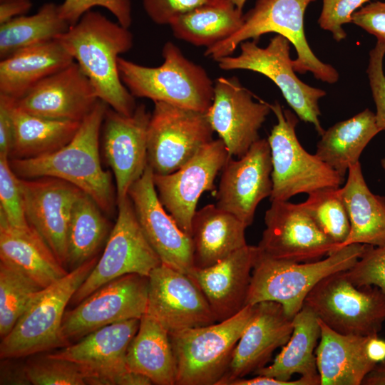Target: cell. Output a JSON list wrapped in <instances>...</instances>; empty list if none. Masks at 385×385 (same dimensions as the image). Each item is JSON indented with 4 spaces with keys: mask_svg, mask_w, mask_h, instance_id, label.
I'll use <instances>...</instances> for the list:
<instances>
[{
    "mask_svg": "<svg viewBox=\"0 0 385 385\" xmlns=\"http://www.w3.org/2000/svg\"><path fill=\"white\" fill-rule=\"evenodd\" d=\"M252 378H239L230 381L228 385H316L312 380L300 376L296 380L283 381L273 377L255 375Z\"/></svg>",
    "mask_w": 385,
    "mask_h": 385,
    "instance_id": "cell-49",
    "label": "cell"
},
{
    "mask_svg": "<svg viewBox=\"0 0 385 385\" xmlns=\"http://www.w3.org/2000/svg\"><path fill=\"white\" fill-rule=\"evenodd\" d=\"M381 131L375 113L366 108L324 130L315 154L344 178L349 168L359 162L367 144Z\"/></svg>",
    "mask_w": 385,
    "mask_h": 385,
    "instance_id": "cell-33",
    "label": "cell"
},
{
    "mask_svg": "<svg viewBox=\"0 0 385 385\" xmlns=\"http://www.w3.org/2000/svg\"><path fill=\"white\" fill-rule=\"evenodd\" d=\"M230 157L221 139L212 140L177 170L153 173L155 188L163 207L180 228L190 236L197 202L205 191L215 189V180Z\"/></svg>",
    "mask_w": 385,
    "mask_h": 385,
    "instance_id": "cell-14",
    "label": "cell"
},
{
    "mask_svg": "<svg viewBox=\"0 0 385 385\" xmlns=\"http://www.w3.org/2000/svg\"><path fill=\"white\" fill-rule=\"evenodd\" d=\"M128 370L148 376L154 384L175 385L176 364L168 332L147 314L126 353Z\"/></svg>",
    "mask_w": 385,
    "mask_h": 385,
    "instance_id": "cell-32",
    "label": "cell"
},
{
    "mask_svg": "<svg viewBox=\"0 0 385 385\" xmlns=\"http://www.w3.org/2000/svg\"><path fill=\"white\" fill-rule=\"evenodd\" d=\"M139 324L140 319H133L108 324L46 356L76 364L84 374L86 384L118 385L128 370L127 349Z\"/></svg>",
    "mask_w": 385,
    "mask_h": 385,
    "instance_id": "cell-21",
    "label": "cell"
},
{
    "mask_svg": "<svg viewBox=\"0 0 385 385\" xmlns=\"http://www.w3.org/2000/svg\"><path fill=\"white\" fill-rule=\"evenodd\" d=\"M148 277L125 274L97 289L65 313L61 334L66 344L103 327L140 319L147 311Z\"/></svg>",
    "mask_w": 385,
    "mask_h": 385,
    "instance_id": "cell-13",
    "label": "cell"
},
{
    "mask_svg": "<svg viewBox=\"0 0 385 385\" xmlns=\"http://www.w3.org/2000/svg\"><path fill=\"white\" fill-rule=\"evenodd\" d=\"M235 76L220 77L214 83V96L205 113L230 157L243 156L260 138L259 130L271 110L270 104L259 100Z\"/></svg>",
    "mask_w": 385,
    "mask_h": 385,
    "instance_id": "cell-17",
    "label": "cell"
},
{
    "mask_svg": "<svg viewBox=\"0 0 385 385\" xmlns=\"http://www.w3.org/2000/svg\"><path fill=\"white\" fill-rule=\"evenodd\" d=\"M357 287L376 286L385 297V245H369L356 263L345 271Z\"/></svg>",
    "mask_w": 385,
    "mask_h": 385,
    "instance_id": "cell-42",
    "label": "cell"
},
{
    "mask_svg": "<svg viewBox=\"0 0 385 385\" xmlns=\"http://www.w3.org/2000/svg\"><path fill=\"white\" fill-rule=\"evenodd\" d=\"M322 1V9L318 23L322 29L332 34L334 39L340 41L346 36L343 25L351 23L352 14L370 0Z\"/></svg>",
    "mask_w": 385,
    "mask_h": 385,
    "instance_id": "cell-44",
    "label": "cell"
},
{
    "mask_svg": "<svg viewBox=\"0 0 385 385\" xmlns=\"http://www.w3.org/2000/svg\"><path fill=\"white\" fill-rule=\"evenodd\" d=\"M97 258L73 269L33 297L0 344L1 359L29 356L65 345L61 329L66 307L90 274Z\"/></svg>",
    "mask_w": 385,
    "mask_h": 385,
    "instance_id": "cell-6",
    "label": "cell"
},
{
    "mask_svg": "<svg viewBox=\"0 0 385 385\" xmlns=\"http://www.w3.org/2000/svg\"><path fill=\"white\" fill-rule=\"evenodd\" d=\"M15 99L0 94V155L9 158L14 140L12 107Z\"/></svg>",
    "mask_w": 385,
    "mask_h": 385,
    "instance_id": "cell-48",
    "label": "cell"
},
{
    "mask_svg": "<svg viewBox=\"0 0 385 385\" xmlns=\"http://www.w3.org/2000/svg\"><path fill=\"white\" fill-rule=\"evenodd\" d=\"M319 322L321 334L315 354L320 385H361L376 364L366 354L369 336L340 334Z\"/></svg>",
    "mask_w": 385,
    "mask_h": 385,
    "instance_id": "cell-26",
    "label": "cell"
},
{
    "mask_svg": "<svg viewBox=\"0 0 385 385\" xmlns=\"http://www.w3.org/2000/svg\"><path fill=\"white\" fill-rule=\"evenodd\" d=\"M98 101L91 82L74 61L15 100V105L34 115L81 122Z\"/></svg>",
    "mask_w": 385,
    "mask_h": 385,
    "instance_id": "cell-24",
    "label": "cell"
},
{
    "mask_svg": "<svg viewBox=\"0 0 385 385\" xmlns=\"http://www.w3.org/2000/svg\"><path fill=\"white\" fill-rule=\"evenodd\" d=\"M247 0H231L235 6L240 11H242L243 6Z\"/></svg>",
    "mask_w": 385,
    "mask_h": 385,
    "instance_id": "cell-54",
    "label": "cell"
},
{
    "mask_svg": "<svg viewBox=\"0 0 385 385\" xmlns=\"http://www.w3.org/2000/svg\"><path fill=\"white\" fill-rule=\"evenodd\" d=\"M320 334L318 317L303 305L293 317V331L287 343L270 365L258 369L253 374L289 381L296 374L320 385L315 354Z\"/></svg>",
    "mask_w": 385,
    "mask_h": 385,
    "instance_id": "cell-31",
    "label": "cell"
},
{
    "mask_svg": "<svg viewBox=\"0 0 385 385\" xmlns=\"http://www.w3.org/2000/svg\"><path fill=\"white\" fill-rule=\"evenodd\" d=\"M108 107L99 100L73 138L58 150L32 158L9 159L14 173L21 178L52 177L66 181L91 197L104 213H112L116 193L99 154L100 133Z\"/></svg>",
    "mask_w": 385,
    "mask_h": 385,
    "instance_id": "cell-2",
    "label": "cell"
},
{
    "mask_svg": "<svg viewBox=\"0 0 385 385\" xmlns=\"http://www.w3.org/2000/svg\"><path fill=\"white\" fill-rule=\"evenodd\" d=\"M146 313L168 333L214 324L216 317L189 274L161 263L148 276Z\"/></svg>",
    "mask_w": 385,
    "mask_h": 385,
    "instance_id": "cell-16",
    "label": "cell"
},
{
    "mask_svg": "<svg viewBox=\"0 0 385 385\" xmlns=\"http://www.w3.org/2000/svg\"><path fill=\"white\" fill-rule=\"evenodd\" d=\"M150 118V113L143 104L137 106L131 115L111 108L106 112L102 125L103 149L114 175L116 203L128 196L131 185L143 175L148 165Z\"/></svg>",
    "mask_w": 385,
    "mask_h": 385,
    "instance_id": "cell-22",
    "label": "cell"
},
{
    "mask_svg": "<svg viewBox=\"0 0 385 385\" xmlns=\"http://www.w3.org/2000/svg\"><path fill=\"white\" fill-rule=\"evenodd\" d=\"M368 246L349 245L324 259L306 262L276 259L262 253L257 247L246 305L264 301L278 302L287 315L293 318L320 280L332 273L351 268Z\"/></svg>",
    "mask_w": 385,
    "mask_h": 385,
    "instance_id": "cell-3",
    "label": "cell"
},
{
    "mask_svg": "<svg viewBox=\"0 0 385 385\" xmlns=\"http://www.w3.org/2000/svg\"><path fill=\"white\" fill-rule=\"evenodd\" d=\"M315 1L257 0L254 7L243 15L242 26L229 38L207 48L204 54L217 61L231 56L243 41H257L263 34L277 33L294 46L297 55L293 60L295 72H311L319 80L334 83L339 79L337 71L315 56L304 34V12L308 5Z\"/></svg>",
    "mask_w": 385,
    "mask_h": 385,
    "instance_id": "cell-5",
    "label": "cell"
},
{
    "mask_svg": "<svg viewBox=\"0 0 385 385\" xmlns=\"http://www.w3.org/2000/svg\"><path fill=\"white\" fill-rule=\"evenodd\" d=\"M381 167L383 168V170H384L385 172V158H382L381 160Z\"/></svg>",
    "mask_w": 385,
    "mask_h": 385,
    "instance_id": "cell-55",
    "label": "cell"
},
{
    "mask_svg": "<svg viewBox=\"0 0 385 385\" xmlns=\"http://www.w3.org/2000/svg\"><path fill=\"white\" fill-rule=\"evenodd\" d=\"M70 26L61 16L59 5L46 3L34 14L21 16L0 24V58L56 40Z\"/></svg>",
    "mask_w": 385,
    "mask_h": 385,
    "instance_id": "cell-36",
    "label": "cell"
},
{
    "mask_svg": "<svg viewBox=\"0 0 385 385\" xmlns=\"http://www.w3.org/2000/svg\"><path fill=\"white\" fill-rule=\"evenodd\" d=\"M205 113L154 102L147 131L148 165L154 174H170L213 140Z\"/></svg>",
    "mask_w": 385,
    "mask_h": 385,
    "instance_id": "cell-11",
    "label": "cell"
},
{
    "mask_svg": "<svg viewBox=\"0 0 385 385\" xmlns=\"http://www.w3.org/2000/svg\"><path fill=\"white\" fill-rule=\"evenodd\" d=\"M26 217L65 267L67 237L73 206L83 192L75 185L52 177L21 178Z\"/></svg>",
    "mask_w": 385,
    "mask_h": 385,
    "instance_id": "cell-19",
    "label": "cell"
},
{
    "mask_svg": "<svg viewBox=\"0 0 385 385\" xmlns=\"http://www.w3.org/2000/svg\"><path fill=\"white\" fill-rule=\"evenodd\" d=\"M363 385H385V360L377 363L365 376Z\"/></svg>",
    "mask_w": 385,
    "mask_h": 385,
    "instance_id": "cell-52",
    "label": "cell"
},
{
    "mask_svg": "<svg viewBox=\"0 0 385 385\" xmlns=\"http://www.w3.org/2000/svg\"><path fill=\"white\" fill-rule=\"evenodd\" d=\"M243 15L231 0H217L176 16L169 26L176 38L207 48L235 34Z\"/></svg>",
    "mask_w": 385,
    "mask_h": 385,
    "instance_id": "cell-34",
    "label": "cell"
},
{
    "mask_svg": "<svg viewBox=\"0 0 385 385\" xmlns=\"http://www.w3.org/2000/svg\"><path fill=\"white\" fill-rule=\"evenodd\" d=\"M270 108L277 118L267 138L272 164L270 201H287L300 193L340 188L344 178L300 144L295 131L297 117L283 110L277 101Z\"/></svg>",
    "mask_w": 385,
    "mask_h": 385,
    "instance_id": "cell-8",
    "label": "cell"
},
{
    "mask_svg": "<svg viewBox=\"0 0 385 385\" xmlns=\"http://www.w3.org/2000/svg\"><path fill=\"white\" fill-rule=\"evenodd\" d=\"M31 7V0H0V24L26 14Z\"/></svg>",
    "mask_w": 385,
    "mask_h": 385,
    "instance_id": "cell-50",
    "label": "cell"
},
{
    "mask_svg": "<svg viewBox=\"0 0 385 385\" xmlns=\"http://www.w3.org/2000/svg\"><path fill=\"white\" fill-rule=\"evenodd\" d=\"M339 192L349 216L350 231L337 250L352 244L384 245L385 197L369 190L359 162L349 168L347 180Z\"/></svg>",
    "mask_w": 385,
    "mask_h": 385,
    "instance_id": "cell-30",
    "label": "cell"
},
{
    "mask_svg": "<svg viewBox=\"0 0 385 385\" xmlns=\"http://www.w3.org/2000/svg\"><path fill=\"white\" fill-rule=\"evenodd\" d=\"M117 207L116 222L103 252L73 296L71 302L73 304L123 275L138 274L148 277L162 263L143 232L129 196L118 202Z\"/></svg>",
    "mask_w": 385,
    "mask_h": 385,
    "instance_id": "cell-12",
    "label": "cell"
},
{
    "mask_svg": "<svg viewBox=\"0 0 385 385\" xmlns=\"http://www.w3.org/2000/svg\"><path fill=\"white\" fill-rule=\"evenodd\" d=\"M265 224L257 246L270 257L306 262L321 260L335 250L336 244L319 229L301 203L271 201Z\"/></svg>",
    "mask_w": 385,
    "mask_h": 385,
    "instance_id": "cell-15",
    "label": "cell"
},
{
    "mask_svg": "<svg viewBox=\"0 0 385 385\" xmlns=\"http://www.w3.org/2000/svg\"><path fill=\"white\" fill-rule=\"evenodd\" d=\"M290 43L287 38L279 34L272 38L265 48L260 47L256 41H245L240 44L238 56H225L216 61L219 68L225 71L249 70L271 79L297 116L312 124L321 136L324 130L319 120V100L326 92L298 78L290 58Z\"/></svg>",
    "mask_w": 385,
    "mask_h": 385,
    "instance_id": "cell-10",
    "label": "cell"
},
{
    "mask_svg": "<svg viewBox=\"0 0 385 385\" xmlns=\"http://www.w3.org/2000/svg\"><path fill=\"white\" fill-rule=\"evenodd\" d=\"M292 331L293 318L287 315L279 303L264 301L254 304L252 315L218 385H228L267 366L273 352L287 343Z\"/></svg>",
    "mask_w": 385,
    "mask_h": 385,
    "instance_id": "cell-23",
    "label": "cell"
},
{
    "mask_svg": "<svg viewBox=\"0 0 385 385\" xmlns=\"http://www.w3.org/2000/svg\"><path fill=\"white\" fill-rule=\"evenodd\" d=\"M152 381L146 376L130 370L125 372L119 379L118 385H150Z\"/></svg>",
    "mask_w": 385,
    "mask_h": 385,
    "instance_id": "cell-53",
    "label": "cell"
},
{
    "mask_svg": "<svg viewBox=\"0 0 385 385\" xmlns=\"http://www.w3.org/2000/svg\"><path fill=\"white\" fill-rule=\"evenodd\" d=\"M304 305L327 326L343 334L372 336L385 322V297L376 286L357 287L345 271L320 280L307 294Z\"/></svg>",
    "mask_w": 385,
    "mask_h": 385,
    "instance_id": "cell-9",
    "label": "cell"
},
{
    "mask_svg": "<svg viewBox=\"0 0 385 385\" xmlns=\"http://www.w3.org/2000/svg\"><path fill=\"white\" fill-rule=\"evenodd\" d=\"M0 261L17 268L42 288L68 273L34 230L14 227L1 215Z\"/></svg>",
    "mask_w": 385,
    "mask_h": 385,
    "instance_id": "cell-29",
    "label": "cell"
},
{
    "mask_svg": "<svg viewBox=\"0 0 385 385\" xmlns=\"http://www.w3.org/2000/svg\"><path fill=\"white\" fill-rule=\"evenodd\" d=\"M128 29L91 10L57 38L88 78L99 100L125 115L137 107L118 68L119 55L133 45Z\"/></svg>",
    "mask_w": 385,
    "mask_h": 385,
    "instance_id": "cell-1",
    "label": "cell"
},
{
    "mask_svg": "<svg viewBox=\"0 0 385 385\" xmlns=\"http://www.w3.org/2000/svg\"><path fill=\"white\" fill-rule=\"evenodd\" d=\"M257 247L247 245L210 267L195 268L190 275L205 295L217 322L237 314L246 306Z\"/></svg>",
    "mask_w": 385,
    "mask_h": 385,
    "instance_id": "cell-25",
    "label": "cell"
},
{
    "mask_svg": "<svg viewBox=\"0 0 385 385\" xmlns=\"http://www.w3.org/2000/svg\"><path fill=\"white\" fill-rule=\"evenodd\" d=\"M254 305L212 324L169 333L176 364L175 385H218Z\"/></svg>",
    "mask_w": 385,
    "mask_h": 385,
    "instance_id": "cell-7",
    "label": "cell"
},
{
    "mask_svg": "<svg viewBox=\"0 0 385 385\" xmlns=\"http://www.w3.org/2000/svg\"><path fill=\"white\" fill-rule=\"evenodd\" d=\"M28 381L34 385H85L86 378L75 364L45 356L31 363L24 370Z\"/></svg>",
    "mask_w": 385,
    "mask_h": 385,
    "instance_id": "cell-41",
    "label": "cell"
},
{
    "mask_svg": "<svg viewBox=\"0 0 385 385\" xmlns=\"http://www.w3.org/2000/svg\"><path fill=\"white\" fill-rule=\"evenodd\" d=\"M128 196L143 232L162 263L191 275L195 270L191 237L180 228L160 201L148 165L131 185Z\"/></svg>",
    "mask_w": 385,
    "mask_h": 385,
    "instance_id": "cell-18",
    "label": "cell"
},
{
    "mask_svg": "<svg viewBox=\"0 0 385 385\" xmlns=\"http://www.w3.org/2000/svg\"><path fill=\"white\" fill-rule=\"evenodd\" d=\"M95 6L108 10L121 26L129 28L131 25L130 0H64L59 4L60 15L72 26Z\"/></svg>",
    "mask_w": 385,
    "mask_h": 385,
    "instance_id": "cell-43",
    "label": "cell"
},
{
    "mask_svg": "<svg viewBox=\"0 0 385 385\" xmlns=\"http://www.w3.org/2000/svg\"><path fill=\"white\" fill-rule=\"evenodd\" d=\"M307 195L301 205L319 229L336 244V251L350 231L349 219L339 188H324Z\"/></svg>",
    "mask_w": 385,
    "mask_h": 385,
    "instance_id": "cell-39",
    "label": "cell"
},
{
    "mask_svg": "<svg viewBox=\"0 0 385 385\" xmlns=\"http://www.w3.org/2000/svg\"><path fill=\"white\" fill-rule=\"evenodd\" d=\"M74 61L58 39L21 49L0 61V94L18 100Z\"/></svg>",
    "mask_w": 385,
    "mask_h": 385,
    "instance_id": "cell-27",
    "label": "cell"
},
{
    "mask_svg": "<svg viewBox=\"0 0 385 385\" xmlns=\"http://www.w3.org/2000/svg\"><path fill=\"white\" fill-rule=\"evenodd\" d=\"M366 351L369 359L375 364L385 360V340L378 334L369 336L366 344Z\"/></svg>",
    "mask_w": 385,
    "mask_h": 385,
    "instance_id": "cell-51",
    "label": "cell"
},
{
    "mask_svg": "<svg viewBox=\"0 0 385 385\" xmlns=\"http://www.w3.org/2000/svg\"><path fill=\"white\" fill-rule=\"evenodd\" d=\"M145 11L155 24L166 25L176 16L217 0H142Z\"/></svg>",
    "mask_w": 385,
    "mask_h": 385,
    "instance_id": "cell-46",
    "label": "cell"
},
{
    "mask_svg": "<svg viewBox=\"0 0 385 385\" xmlns=\"http://www.w3.org/2000/svg\"><path fill=\"white\" fill-rule=\"evenodd\" d=\"M272 164L267 139H259L242 157L230 158L222 169L216 205L242 221L253 222L259 203L270 197Z\"/></svg>",
    "mask_w": 385,
    "mask_h": 385,
    "instance_id": "cell-20",
    "label": "cell"
},
{
    "mask_svg": "<svg viewBox=\"0 0 385 385\" xmlns=\"http://www.w3.org/2000/svg\"><path fill=\"white\" fill-rule=\"evenodd\" d=\"M104 212L83 192L71 216L67 237V262L72 270L93 258L108 230Z\"/></svg>",
    "mask_w": 385,
    "mask_h": 385,
    "instance_id": "cell-37",
    "label": "cell"
},
{
    "mask_svg": "<svg viewBox=\"0 0 385 385\" xmlns=\"http://www.w3.org/2000/svg\"><path fill=\"white\" fill-rule=\"evenodd\" d=\"M163 62L148 67L118 59L122 83L133 97L206 113L214 96V83L201 66L187 58L173 42L162 49Z\"/></svg>",
    "mask_w": 385,
    "mask_h": 385,
    "instance_id": "cell-4",
    "label": "cell"
},
{
    "mask_svg": "<svg viewBox=\"0 0 385 385\" xmlns=\"http://www.w3.org/2000/svg\"><path fill=\"white\" fill-rule=\"evenodd\" d=\"M385 43L378 41L369 53L366 73L374 101L376 105L375 117L381 130H385V75L383 61Z\"/></svg>",
    "mask_w": 385,
    "mask_h": 385,
    "instance_id": "cell-45",
    "label": "cell"
},
{
    "mask_svg": "<svg viewBox=\"0 0 385 385\" xmlns=\"http://www.w3.org/2000/svg\"><path fill=\"white\" fill-rule=\"evenodd\" d=\"M42 289L14 266L0 261V336L14 328L27 306Z\"/></svg>",
    "mask_w": 385,
    "mask_h": 385,
    "instance_id": "cell-38",
    "label": "cell"
},
{
    "mask_svg": "<svg viewBox=\"0 0 385 385\" xmlns=\"http://www.w3.org/2000/svg\"><path fill=\"white\" fill-rule=\"evenodd\" d=\"M14 140L9 159L32 158L51 153L75 135L78 121L49 119L12 107Z\"/></svg>",
    "mask_w": 385,
    "mask_h": 385,
    "instance_id": "cell-35",
    "label": "cell"
},
{
    "mask_svg": "<svg viewBox=\"0 0 385 385\" xmlns=\"http://www.w3.org/2000/svg\"><path fill=\"white\" fill-rule=\"evenodd\" d=\"M0 215L14 227H30L24 211L20 178L7 156L0 155Z\"/></svg>",
    "mask_w": 385,
    "mask_h": 385,
    "instance_id": "cell-40",
    "label": "cell"
},
{
    "mask_svg": "<svg viewBox=\"0 0 385 385\" xmlns=\"http://www.w3.org/2000/svg\"><path fill=\"white\" fill-rule=\"evenodd\" d=\"M246 228L237 217L216 205L197 210L190 231L195 268L213 265L246 246Z\"/></svg>",
    "mask_w": 385,
    "mask_h": 385,
    "instance_id": "cell-28",
    "label": "cell"
},
{
    "mask_svg": "<svg viewBox=\"0 0 385 385\" xmlns=\"http://www.w3.org/2000/svg\"><path fill=\"white\" fill-rule=\"evenodd\" d=\"M351 23L385 43V2L376 1L362 6L352 14Z\"/></svg>",
    "mask_w": 385,
    "mask_h": 385,
    "instance_id": "cell-47",
    "label": "cell"
}]
</instances>
